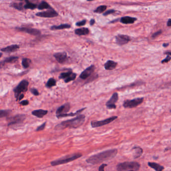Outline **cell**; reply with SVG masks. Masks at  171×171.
Segmentation results:
<instances>
[{
  "instance_id": "cell-1",
  "label": "cell",
  "mask_w": 171,
  "mask_h": 171,
  "mask_svg": "<svg viewBox=\"0 0 171 171\" xmlns=\"http://www.w3.org/2000/svg\"><path fill=\"white\" fill-rule=\"evenodd\" d=\"M118 153L117 149H108L103 152L90 156L86 162L92 165L100 164L105 161L109 160L115 157Z\"/></svg>"
},
{
  "instance_id": "cell-2",
  "label": "cell",
  "mask_w": 171,
  "mask_h": 171,
  "mask_svg": "<svg viewBox=\"0 0 171 171\" xmlns=\"http://www.w3.org/2000/svg\"><path fill=\"white\" fill-rule=\"evenodd\" d=\"M85 115H81L71 120H65L58 124L55 127V129L57 131L64 129L66 128L77 129L79 127L85 122Z\"/></svg>"
},
{
  "instance_id": "cell-3",
  "label": "cell",
  "mask_w": 171,
  "mask_h": 171,
  "mask_svg": "<svg viewBox=\"0 0 171 171\" xmlns=\"http://www.w3.org/2000/svg\"><path fill=\"white\" fill-rule=\"evenodd\" d=\"M141 165L136 162H126L121 163L117 166L118 171H138L140 168Z\"/></svg>"
},
{
  "instance_id": "cell-4",
  "label": "cell",
  "mask_w": 171,
  "mask_h": 171,
  "mask_svg": "<svg viewBox=\"0 0 171 171\" xmlns=\"http://www.w3.org/2000/svg\"><path fill=\"white\" fill-rule=\"evenodd\" d=\"M82 156V154L81 153H76V154H73L71 156H65V158L53 161L51 163V166H56L63 165V164H67L69 162L76 160Z\"/></svg>"
},
{
  "instance_id": "cell-5",
  "label": "cell",
  "mask_w": 171,
  "mask_h": 171,
  "mask_svg": "<svg viewBox=\"0 0 171 171\" xmlns=\"http://www.w3.org/2000/svg\"><path fill=\"white\" fill-rule=\"evenodd\" d=\"M29 82L28 80L24 79L22 80L21 82L19 83L18 86L15 88L13 91L14 92L15 97L16 99V100H18V97L20 95L24 94L27 92L28 89Z\"/></svg>"
},
{
  "instance_id": "cell-6",
  "label": "cell",
  "mask_w": 171,
  "mask_h": 171,
  "mask_svg": "<svg viewBox=\"0 0 171 171\" xmlns=\"http://www.w3.org/2000/svg\"><path fill=\"white\" fill-rule=\"evenodd\" d=\"M26 116L24 114H18L8 119V125L9 126L17 125L22 124L25 120Z\"/></svg>"
},
{
  "instance_id": "cell-7",
  "label": "cell",
  "mask_w": 171,
  "mask_h": 171,
  "mask_svg": "<svg viewBox=\"0 0 171 171\" xmlns=\"http://www.w3.org/2000/svg\"><path fill=\"white\" fill-rule=\"evenodd\" d=\"M144 98L143 97H139V98H135L132 100H125L123 103V106L126 108H136L138 106L142 104L144 101Z\"/></svg>"
},
{
  "instance_id": "cell-8",
  "label": "cell",
  "mask_w": 171,
  "mask_h": 171,
  "mask_svg": "<svg viewBox=\"0 0 171 171\" xmlns=\"http://www.w3.org/2000/svg\"><path fill=\"white\" fill-rule=\"evenodd\" d=\"M117 118L118 117L117 116H113V117L105 119L104 120H100V121H93L91 123V125L92 127H94V128L100 127H102L110 124L112 122H113L114 120H116Z\"/></svg>"
},
{
  "instance_id": "cell-9",
  "label": "cell",
  "mask_w": 171,
  "mask_h": 171,
  "mask_svg": "<svg viewBox=\"0 0 171 171\" xmlns=\"http://www.w3.org/2000/svg\"><path fill=\"white\" fill-rule=\"evenodd\" d=\"M77 77V74L76 73L72 72L71 71H68L66 72H62L60 75V79H64L65 83H68V82L73 81L75 80Z\"/></svg>"
},
{
  "instance_id": "cell-10",
  "label": "cell",
  "mask_w": 171,
  "mask_h": 171,
  "mask_svg": "<svg viewBox=\"0 0 171 171\" xmlns=\"http://www.w3.org/2000/svg\"><path fill=\"white\" fill-rule=\"evenodd\" d=\"M36 15L37 16L43 17V18H53V17L58 16V14L53 9H52L48 11L39 12L37 13Z\"/></svg>"
},
{
  "instance_id": "cell-11",
  "label": "cell",
  "mask_w": 171,
  "mask_h": 171,
  "mask_svg": "<svg viewBox=\"0 0 171 171\" xmlns=\"http://www.w3.org/2000/svg\"><path fill=\"white\" fill-rule=\"evenodd\" d=\"M116 41L119 45L122 46L127 44L131 41L130 36L126 35H118L116 36Z\"/></svg>"
},
{
  "instance_id": "cell-12",
  "label": "cell",
  "mask_w": 171,
  "mask_h": 171,
  "mask_svg": "<svg viewBox=\"0 0 171 171\" xmlns=\"http://www.w3.org/2000/svg\"><path fill=\"white\" fill-rule=\"evenodd\" d=\"M16 29L18 31L24 32L29 34L34 35V36H38L41 34V31L39 30L35 29V28L22 27H17L16 28Z\"/></svg>"
},
{
  "instance_id": "cell-13",
  "label": "cell",
  "mask_w": 171,
  "mask_h": 171,
  "mask_svg": "<svg viewBox=\"0 0 171 171\" xmlns=\"http://www.w3.org/2000/svg\"><path fill=\"white\" fill-rule=\"evenodd\" d=\"M118 98L119 97L118 93L115 92L114 93L110 99L107 102V108H108V109H116V106L115 104L118 100Z\"/></svg>"
},
{
  "instance_id": "cell-14",
  "label": "cell",
  "mask_w": 171,
  "mask_h": 171,
  "mask_svg": "<svg viewBox=\"0 0 171 171\" xmlns=\"http://www.w3.org/2000/svg\"><path fill=\"white\" fill-rule=\"evenodd\" d=\"M95 70V67L94 65L90 66L82 72L80 75V78H81L82 79H83V80L86 79L93 73Z\"/></svg>"
},
{
  "instance_id": "cell-15",
  "label": "cell",
  "mask_w": 171,
  "mask_h": 171,
  "mask_svg": "<svg viewBox=\"0 0 171 171\" xmlns=\"http://www.w3.org/2000/svg\"><path fill=\"white\" fill-rule=\"evenodd\" d=\"M54 57L59 63L64 64L68 60V55L66 52H58L55 53Z\"/></svg>"
},
{
  "instance_id": "cell-16",
  "label": "cell",
  "mask_w": 171,
  "mask_h": 171,
  "mask_svg": "<svg viewBox=\"0 0 171 171\" xmlns=\"http://www.w3.org/2000/svg\"><path fill=\"white\" fill-rule=\"evenodd\" d=\"M70 109V104L69 103L64 104H63V106H61L60 107L58 108L56 111V115H63V114L67 113L69 111Z\"/></svg>"
},
{
  "instance_id": "cell-17",
  "label": "cell",
  "mask_w": 171,
  "mask_h": 171,
  "mask_svg": "<svg viewBox=\"0 0 171 171\" xmlns=\"http://www.w3.org/2000/svg\"><path fill=\"white\" fill-rule=\"evenodd\" d=\"M20 48V46L17 44H13L12 45L8 46L1 49V51L6 53H12L17 51Z\"/></svg>"
},
{
  "instance_id": "cell-18",
  "label": "cell",
  "mask_w": 171,
  "mask_h": 171,
  "mask_svg": "<svg viewBox=\"0 0 171 171\" xmlns=\"http://www.w3.org/2000/svg\"><path fill=\"white\" fill-rule=\"evenodd\" d=\"M137 19L134 17L129 16L123 17L120 19V22L125 24H133L135 21H137Z\"/></svg>"
},
{
  "instance_id": "cell-19",
  "label": "cell",
  "mask_w": 171,
  "mask_h": 171,
  "mask_svg": "<svg viewBox=\"0 0 171 171\" xmlns=\"http://www.w3.org/2000/svg\"><path fill=\"white\" fill-rule=\"evenodd\" d=\"M48 111L47 110H44V109H37L35 110L32 112V114L34 116L38 117V118H43L45 115H47Z\"/></svg>"
},
{
  "instance_id": "cell-20",
  "label": "cell",
  "mask_w": 171,
  "mask_h": 171,
  "mask_svg": "<svg viewBox=\"0 0 171 171\" xmlns=\"http://www.w3.org/2000/svg\"><path fill=\"white\" fill-rule=\"evenodd\" d=\"M118 63L117 62H115L113 60H108L107 61L106 63L105 64V69L107 70H112L115 69Z\"/></svg>"
},
{
  "instance_id": "cell-21",
  "label": "cell",
  "mask_w": 171,
  "mask_h": 171,
  "mask_svg": "<svg viewBox=\"0 0 171 171\" xmlns=\"http://www.w3.org/2000/svg\"><path fill=\"white\" fill-rule=\"evenodd\" d=\"M86 108H83L82 109L78 110V111H76V113H65L63 115H57L56 117L58 118H63V117H74L76 116L77 115H79V113H82V111H84Z\"/></svg>"
},
{
  "instance_id": "cell-22",
  "label": "cell",
  "mask_w": 171,
  "mask_h": 171,
  "mask_svg": "<svg viewBox=\"0 0 171 171\" xmlns=\"http://www.w3.org/2000/svg\"><path fill=\"white\" fill-rule=\"evenodd\" d=\"M132 150L134 151V158H139L143 153V149L140 147L135 146L133 147Z\"/></svg>"
},
{
  "instance_id": "cell-23",
  "label": "cell",
  "mask_w": 171,
  "mask_h": 171,
  "mask_svg": "<svg viewBox=\"0 0 171 171\" xmlns=\"http://www.w3.org/2000/svg\"><path fill=\"white\" fill-rule=\"evenodd\" d=\"M148 165L150 167L155 170L156 171H163L165 169L163 166L154 162H148Z\"/></svg>"
},
{
  "instance_id": "cell-24",
  "label": "cell",
  "mask_w": 171,
  "mask_h": 171,
  "mask_svg": "<svg viewBox=\"0 0 171 171\" xmlns=\"http://www.w3.org/2000/svg\"><path fill=\"white\" fill-rule=\"evenodd\" d=\"M89 30L87 28H82L75 30V33L76 35L79 36L82 35H87L89 34Z\"/></svg>"
},
{
  "instance_id": "cell-25",
  "label": "cell",
  "mask_w": 171,
  "mask_h": 171,
  "mask_svg": "<svg viewBox=\"0 0 171 171\" xmlns=\"http://www.w3.org/2000/svg\"><path fill=\"white\" fill-rule=\"evenodd\" d=\"M71 27L70 25L68 24H61L59 26H53L51 27V30H63L65 29H69Z\"/></svg>"
},
{
  "instance_id": "cell-26",
  "label": "cell",
  "mask_w": 171,
  "mask_h": 171,
  "mask_svg": "<svg viewBox=\"0 0 171 171\" xmlns=\"http://www.w3.org/2000/svg\"><path fill=\"white\" fill-rule=\"evenodd\" d=\"M38 9L42 10L44 9H52V8L49 5L47 2L45 1H42L38 6Z\"/></svg>"
},
{
  "instance_id": "cell-27",
  "label": "cell",
  "mask_w": 171,
  "mask_h": 171,
  "mask_svg": "<svg viewBox=\"0 0 171 171\" xmlns=\"http://www.w3.org/2000/svg\"><path fill=\"white\" fill-rule=\"evenodd\" d=\"M26 4L24 5V8L25 9L34 10L37 7V5L34 3H32L29 1H26Z\"/></svg>"
},
{
  "instance_id": "cell-28",
  "label": "cell",
  "mask_w": 171,
  "mask_h": 171,
  "mask_svg": "<svg viewBox=\"0 0 171 171\" xmlns=\"http://www.w3.org/2000/svg\"><path fill=\"white\" fill-rule=\"evenodd\" d=\"M10 6L19 11H22L24 9L23 4L22 3H11Z\"/></svg>"
},
{
  "instance_id": "cell-29",
  "label": "cell",
  "mask_w": 171,
  "mask_h": 171,
  "mask_svg": "<svg viewBox=\"0 0 171 171\" xmlns=\"http://www.w3.org/2000/svg\"><path fill=\"white\" fill-rule=\"evenodd\" d=\"M19 59V57L14 56H12L6 58L5 59L3 60V62L4 63H13V62L17 61Z\"/></svg>"
},
{
  "instance_id": "cell-30",
  "label": "cell",
  "mask_w": 171,
  "mask_h": 171,
  "mask_svg": "<svg viewBox=\"0 0 171 171\" xmlns=\"http://www.w3.org/2000/svg\"><path fill=\"white\" fill-rule=\"evenodd\" d=\"M31 63V60L27 58H24L22 59V64L24 68H28L29 67Z\"/></svg>"
},
{
  "instance_id": "cell-31",
  "label": "cell",
  "mask_w": 171,
  "mask_h": 171,
  "mask_svg": "<svg viewBox=\"0 0 171 171\" xmlns=\"http://www.w3.org/2000/svg\"><path fill=\"white\" fill-rule=\"evenodd\" d=\"M56 81L55 79L53 78H51L49 79L48 81H47L46 86L47 88H51L53 86H56Z\"/></svg>"
},
{
  "instance_id": "cell-32",
  "label": "cell",
  "mask_w": 171,
  "mask_h": 171,
  "mask_svg": "<svg viewBox=\"0 0 171 171\" xmlns=\"http://www.w3.org/2000/svg\"><path fill=\"white\" fill-rule=\"evenodd\" d=\"M107 9V6L105 5L100 6L96 8L94 11V13L101 14L104 12Z\"/></svg>"
},
{
  "instance_id": "cell-33",
  "label": "cell",
  "mask_w": 171,
  "mask_h": 171,
  "mask_svg": "<svg viewBox=\"0 0 171 171\" xmlns=\"http://www.w3.org/2000/svg\"><path fill=\"white\" fill-rule=\"evenodd\" d=\"M11 113L10 110H0V118L7 117Z\"/></svg>"
},
{
  "instance_id": "cell-34",
  "label": "cell",
  "mask_w": 171,
  "mask_h": 171,
  "mask_svg": "<svg viewBox=\"0 0 171 171\" xmlns=\"http://www.w3.org/2000/svg\"><path fill=\"white\" fill-rule=\"evenodd\" d=\"M46 122H44L43 124H42L41 125L39 126V127L36 129V131H43V130L45 129V127H46Z\"/></svg>"
},
{
  "instance_id": "cell-35",
  "label": "cell",
  "mask_w": 171,
  "mask_h": 171,
  "mask_svg": "<svg viewBox=\"0 0 171 171\" xmlns=\"http://www.w3.org/2000/svg\"><path fill=\"white\" fill-rule=\"evenodd\" d=\"M30 91L31 93L35 96H38L39 95V92L38 90L35 88H32L30 89Z\"/></svg>"
},
{
  "instance_id": "cell-36",
  "label": "cell",
  "mask_w": 171,
  "mask_h": 171,
  "mask_svg": "<svg viewBox=\"0 0 171 171\" xmlns=\"http://www.w3.org/2000/svg\"><path fill=\"white\" fill-rule=\"evenodd\" d=\"M162 33V30H159V31H157L156 32H155V33H154L152 35V37L153 38H157L159 36H160V35H161V34Z\"/></svg>"
},
{
  "instance_id": "cell-37",
  "label": "cell",
  "mask_w": 171,
  "mask_h": 171,
  "mask_svg": "<svg viewBox=\"0 0 171 171\" xmlns=\"http://www.w3.org/2000/svg\"><path fill=\"white\" fill-rule=\"evenodd\" d=\"M115 12L116 11L115 10H108V11H106V12H104V14H103V15L105 16H107L110 15V14H113V13H115Z\"/></svg>"
},
{
  "instance_id": "cell-38",
  "label": "cell",
  "mask_w": 171,
  "mask_h": 171,
  "mask_svg": "<svg viewBox=\"0 0 171 171\" xmlns=\"http://www.w3.org/2000/svg\"><path fill=\"white\" fill-rule=\"evenodd\" d=\"M171 60V57L169 55H167L166 57V58L164 59L161 61V63L162 64L166 63L168 62H170Z\"/></svg>"
},
{
  "instance_id": "cell-39",
  "label": "cell",
  "mask_w": 171,
  "mask_h": 171,
  "mask_svg": "<svg viewBox=\"0 0 171 171\" xmlns=\"http://www.w3.org/2000/svg\"><path fill=\"white\" fill-rule=\"evenodd\" d=\"M86 23V20H84L83 21H81L76 23V26H82L85 25Z\"/></svg>"
},
{
  "instance_id": "cell-40",
  "label": "cell",
  "mask_w": 171,
  "mask_h": 171,
  "mask_svg": "<svg viewBox=\"0 0 171 171\" xmlns=\"http://www.w3.org/2000/svg\"><path fill=\"white\" fill-rule=\"evenodd\" d=\"M29 104V101L28 100H22L21 102H20V104L23 106H28Z\"/></svg>"
},
{
  "instance_id": "cell-41",
  "label": "cell",
  "mask_w": 171,
  "mask_h": 171,
  "mask_svg": "<svg viewBox=\"0 0 171 171\" xmlns=\"http://www.w3.org/2000/svg\"><path fill=\"white\" fill-rule=\"evenodd\" d=\"M107 166V164H103L100 166L99 168V171H105V168Z\"/></svg>"
},
{
  "instance_id": "cell-42",
  "label": "cell",
  "mask_w": 171,
  "mask_h": 171,
  "mask_svg": "<svg viewBox=\"0 0 171 171\" xmlns=\"http://www.w3.org/2000/svg\"><path fill=\"white\" fill-rule=\"evenodd\" d=\"M5 64H6L4 63V62H3V61H0V69L4 67V66L5 65Z\"/></svg>"
},
{
  "instance_id": "cell-43",
  "label": "cell",
  "mask_w": 171,
  "mask_h": 171,
  "mask_svg": "<svg viewBox=\"0 0 171 171\" xmlns=\"http://www.w3.org/2000/svg\"><path fill=\"white\" fill-rule=\"evenodd\" d=\"M90 25L91 26H93V25H94V24L95 23V19H92L91 20H90Z\"/></svg>"
},
{
  "instance_id": "cell-44",
  "label": "cell",
  "mask_w": 171,
  "mask_h": 171,
  "mask_svg": "<svg viewBox=\"0 0 171 171\" xmlns=\"http://www.w3.org/2000/svg\"><path fill=\"white\" fill-rule=\"evenodd\" d=\"M164 54L169 55V56H171V51H166V52H164Z\"/></svg>"
},
{
  "instance_id": "cell-45",
  "label": "cell",
  "mask_w": 171,
  "mask_h": 171,
  "mask_svg": "<svg viewBox=\"0 0 171 171\" xmlns=\"http://www.w3.org/2000/svg\"><path fill=\"white\" fill-rule=\"evenodd\" d=\"M167 26L171 27V19H169L167 22Z\"/></svg>"
},
{
  "instance_id": "cell-46",
  "label": "cell",
  "mask_w": 171,
  "mask_h": 171,
  "mask_svg": "<svg viewBox=\"0 0 171 171\" xmlns=\"http://www.w3.org/2000/svg\"><path fill=\"white\" fill-rule=\"evenodd\" d=\"M169 150H171V147H167V148H166V149H165V151L164 152L168 151H169Z\"/></svg>"
},
{
  "instance_id": "cell-47",
  "label": "cell",
  "mask_w": 171,
  "mask_h": 171,
  "mask_svg": "<svg viewBox=\"0 0 171 171\" xmlns=\"http://www.w3.org/2000/svg\"><path fill=\"white\" fill-rule=\"evenodd\" d=\"M168 46H169V43H164V44H163V46L164 47H167Z\"/></svg>"
},
{
  "instance_id": "cell-48",
  "label": "cell",
  "mask_w": 171,
  "mask_h": 171,
  "mask_svg": "<svg viewBox=\"0 0 171 171\" xmlns=\"http://www.w3.org/2000/svg\"><path fill=\"white\" fill-rule=\"evenodd\" d=\"M2 55H3V53H1V52H0V58H1V57H2Z\"/></svg>"
},
{
  "instance_id": "cell-49",
  "label": "cell",
  "mask_w": 171,
  "mask_h": 171,
  "mask_svg": "<svg viewBox=\"0 0 171 171\" xmlns=\"http://www.w3.org/2000/svg\"><path fill=\"white\" fill-rule=\"evenodd\" d=\"M133 171V170H131V171Z\"/></svg>"
},
{
  "instance_id": "cell-50",
  "label": "cell",
  "mask_w": 171,
  "mask_h": 171,
  "mask_svg": "<svg viewBox=\"0 0 171 171\" xmlns=\"http://www.w3.org/2000/svg\"><path fill=\"white\" fill-rule=\"evenodd\" d=\"M170 112H171V110H170Z\"/></svg>"
},
{
  "instance_id": "cell-51",
  "label": "cell",
  "mask_w": 171,
  "mask_h": 171,
  "mask_svg": "<svg viewBox=\"0 0 171 171\" xmlns=\"http://www.w3.org/2000/svg\"><path fill=\"white\" fill-rule=\"evenodd\" d=\"M170 131H171V129H170Z\"/></svg>"
}]
</instances>
